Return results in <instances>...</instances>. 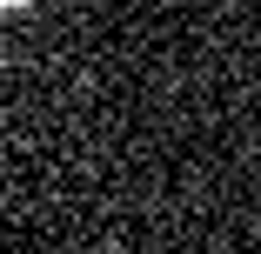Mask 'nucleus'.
Wrapping results in <instances>:
<instances>
[{
  "instance_id": "obj_1",
  "label": "nucleus",
  "mask_w": 261,
  "mask_h": 254,
  "mask_svg": "<svg viewBox=\"0 0 261 254\" xmlns=\"http://www.w3.org/2000/svg\"><path fill=\"white\" fill-rule=\"evenodd\" d=\"M7 7H20V0H0V14H7Z\"/></svg>"
}]
</instances>
